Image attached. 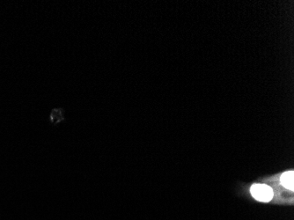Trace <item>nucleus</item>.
<instances>
[{
  "label": "nucleus",
  "instance_id": "nucleus-1",
  "mask_svg": "<svg viewBox=\"0 0 294 220\" xmlns=\"http://www.w3.org/2000/svg\"><path fill=\"white\" fill-rule=\"evenodd\" d=\"M251 193L258 201L269 202L273 198V191L271 187L265 184H257L251 188Z\"/></svg>",
  "mask_w": 294,
  "mask_h": 220
},
{
  "label": "nucleus",
  "instance_id": "nucleus-2",
  "mask_svg": "<svg viewBox=\"0 0 294 220\" xmlns=\"http://www.w3.org/2000/svg\"><path fill=\"white\" fill-rule=\"evenodd\" d=\"M294 172H286L281 177V183L284 186L286 187L288 190L294 191Z\"/></svg>",
  "mask_w": 294,
  "mask_h": 220
}]
</instances>
